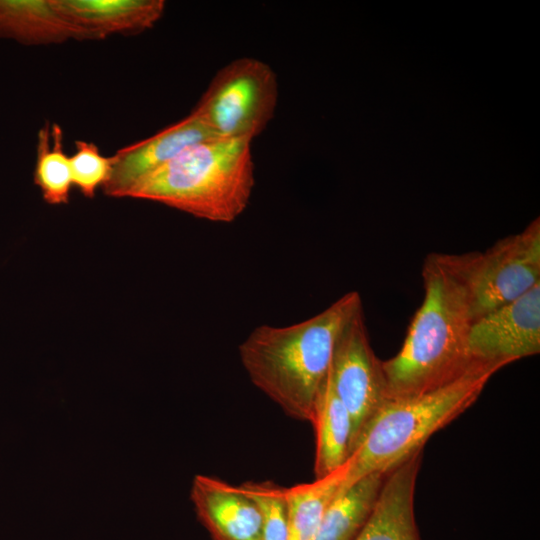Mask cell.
Masks as SVG:
<instances>
[{
	"label": "cell",
	"instance_id": "cell-1",
	"mask_svg": "<svg viewBox=\"0 0 540 540\" xmlns=\"http://www.w3.org/2000/svg\"><path fill=\"white\" fill-rule=\"evenodd\" d=\"M360 311L352 291L304 321L256 327L238 348L250 381L285 414L312 423L337 341Z\"/></svg>",
	"mask_w": 540,
	"mask_h": 540
},
{
	"label": "cell",
	"instance_id": "cell-2",
	"mask_svg": "<svg viewBox=\"0 0 540 540\" xmlns=\"http://www.w3.org/2000/svg\"><path fill=\"white\" fill-rule=\"evenodd\" d=\"M422 279L423 301L403 345L395 356L382 361L388 399L435 389L482 363L469 352L473 319L453 254L427 255Z\"/></svg>",
	"mask_w": 540,
	"mask_h": 540
},
{
	"label": "cell",
	"instance_id": "cell-3",
	"mask_svg": "<svg viewBox=\"0 0 540 540\" xmlns=\"http://www.w3.org/2000/svg\"><path fill=\"white\" fill-rule=\"evenodd\" d=\"M505 366L482 362L440 387L386 401L356 442L340 488L371 473H387L422 451L434 433L475 403L492 376Z\"/></svg>",
	"mask_w": 540,
	"mask_h": 540
},
{
	"label": "cell",
	"instance_id": "cell-4",
	"mask_svg": "<svg viewBox=\"0 0 540 540\" xmlns=\"http://www.w3.org/2000/svg\"><path fill=\"white\" fill-rule=\"evenodd\" d=\"M250 143L247 139L212 138L189 146L140 180L125 197L230 223L246 209L255 184Z\"/></svg>",
	"mask_w": 540,
	"mask_h": 540
},
{
	"label": "cell",
	"instance_id": "cell-5",
	"mask_svg": "<svg viewBox=\"0 0 540 540\" xmlns=\"http://www.w3.org/2000/svg\"><path fill=\"white\" fill-rule=\"evenodd\" d=\"M278 101L275 72L255 58H239L221 68L191 113L216 138L252 141L268 125Z\"/></svg>",
	"mask_w": 540,
	"mask_h": 540
},
{
	"label": "cell",
	"instance_id": "cell-6",
	"mask_svg": "<svg viewBox=\"0 0 540 540\" xmlns=\"http://www.w3.org/2000/svg\"><path fill=\"white\" fill-rule=\"evenodd\" d=\"M473 322L540 283V223L500 239L484 252L454 255Z\"/></svg>",
	"mask_w": 540,
	"mask_h": 540
},
{
	"label": "cell",
	"instance_id": "cell-7",
	"mask_svg": "<svg viewBox=\"0 0 540 540\" xmlns=\"http://www.w3.org/2000/svg\"><path fill=\"white\" fill-rule=\"evenodd\" d=\"M329 378L351 418L352 453L366 425L389 400L382 361L371 347L363 311L342 331L334 350Z\"/></svg>",
	"mask_w": 540,
	"mask_h": 540
},
{
	"label": "cell",
	"instance_id": "cell-8",
	"mask_svg": "<svg viewBox=\"0 0 540 540\" xmlns=\"http://www.w3.org/2000/svg\"><path fill=\"white\" fill-rule=\"evenodd\" d=\"M471 357L506 366L540 352V283L516 300L472 323L468 337Z\"/></svg>",
	"mask_w": 540,
	"mask_h": 540
},
{
	"label": "cell",
	"instance_id": "cell-9",
	"mask_svg": "<svg viewBox=\"0 0 540 540\" xmlns=\"http://www.w3.org/2000/svg\"><path fill=\"white\" fill-rule=\"evenodd\" d=\"M216 138L195 114L162 129L151 137L119 149L112 155V171L103 186L106 195L125 197L140 180L196 143Z\"/></svg>",
	"mask_w": 540,
	"mask_h": 540
},
{
	"label": "cell",
	"instance_id": "cell-10",
	"mask_svg": "<svg viewBox=\"0 0 540 540\" xmlns=\"http://www.w3.org/2000/svg\"><path fill=\"white\" fill-rule=\"evenodd\" d=\"M190 499L212 540H261L259 511L239 486L199 474L192 481Z\"/></svg>",
	"mask_w": 540,
	"mask_h": 540
},
{
	"label": "cell",
	"instance_id": "cell-11",
	"mask_svg": "<svg viewBox=\"0 0 540 540\" xmlns=\"http://www.w3.org/2000/svg\"><path fill=\"white\" fill-rule=\"evenodd\" d=\"M421 459L419 451L386 474L372 513L354 540H421L414 509Z\"/></svg>",
	"mask_w": 540,
	"mask_h": 540
},
{
	"label": "cell",
	"instance_id": "cell-12",
	"mask_svg": "<svg viewBox=\"0 0 540 540\" xmlns=\"http://www.w3.org/2000/svg\"><path fill=\"white\" fill-rule=\"evenodd\" d=\"M54 9L81 29L88 39L113 34L134 35L155 25L163 0H50Z\"/></svg>",
	"mask_w": 540,
	"mask_h": 540
},
{
	"label": "cell",
	"instance_id": "cell-13",
	"mask_svg": "<svg viewBox=\"0 0 540 540\" xmlns=\"http://www.w3.org/2000/svg\"><path fill=\"white\" fill-rule=\"evenodd\" d=\"M0 38L23 45L88 40L81 29L54 9L50 0H0Z\"/></svg>",
	"mask_w": 540,
	"mask_h": 540
},
{
	"label": "cell",
	"instance_id": "cell-14",
	"mask_svg": "<svg viewBox=\"0 0 540 540\" xmlns=\"http://www.w3.org/2000/svg\"><path fill=\"white\" fill-rule=\"evenodd\" d=\"M315 428V478L327 476L349 459L352 447L350 415L337 396L329 374L317 401L312 423Z\"/></svg>",
	"mask_w": 540,
	"mask_h": 540
},
{
	"label": "cell",
	"instance_id": "cell-15",
	"mask_svg": "<svg viewBox=\"0 0 540 540\" xmlns=\"http://www.w3.org/2000/svg\"><path fill=\"white\" fill-rule=\"evenodd\" d=\"M387 473H371L339 488L314 540H354L372 513Z\"/></svg>",
	"mask_w": 540,
	"mask_h": 540
},
{
	"label": "cell",
	"instance_id": "cell-16",
	"mask_svg": "<svg viewBox=\"0 0 540 540\" xmlns=\"http://www.w3.org/2000/svg\"><path fill=\"white\" fill-rule=\"evenodd\" d=\"M348 461L333 473L313 482L285 488L288 504V539L314 540L329 502L344 481Z\"/></svg>",
	"mask_w": 540,
	"mask_h": 540
},
{
	"label": "cell",
	"instance_id": "cell-17",
	"mask_svg": "<svg viewBox=\"0 0 540 540\" xmlns=\"http://www.w3.org/2000/svg\"><path fill=\"white\" fill-rule=\"evenodd\" d=\"M34 183L48 204L69 202L73 186L70 160L64 152L63 130L56 123L46 122L38 132Z\"/></svg>",
	"mask_w": 540,
	"mask_h": 540
},
{
	"label": "cell",
	"instance_id": "cell-18",
	"mask_svg": "<svg viewBox=\"0 0 540 540\" xmlns=\"http://www.w3.org/2000/svg\"><path fill=\"white\" fill-rule=\"evenodd\" d=\"M239 488L256 505L261 519V540L288 539V504L285 487L270 481H248Z\"/></svg>",
	"mask_w": 540,
	"mask_h": 540
},
{
	"label": "cell",
	"instance_id": "cell-19",
	"mask_svg": "<svg viewBox=\"0 0 540 540\" xmlns=\"http://www.w3.org/2000/svg\"><path fill=\"white\" fill-rule=\"evenodd\" d=\"M69 160L73 186L85 197L93 198L110 178L112 157L104 156L93 142L78 140Z\"/></svg>",
	"mask_w": 540,
	"mask_h": 540
}]
</instances>
